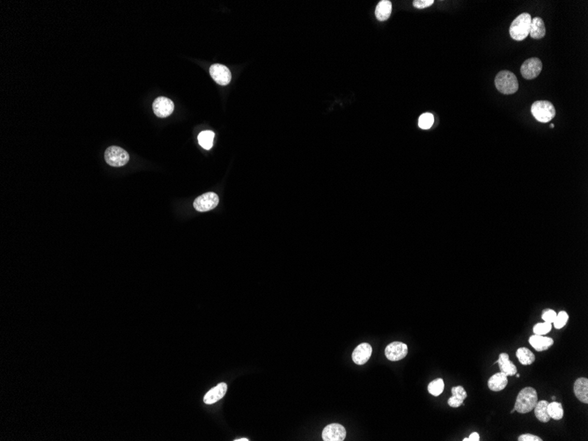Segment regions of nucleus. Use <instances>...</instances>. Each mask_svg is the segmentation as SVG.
<instances>
[{"label": "nucleus", "instance_id": "16", "mask_svg": "<svg viewBox=\"0 0 588 441\" xmlns=\"http://www.w3.org/2000/svg\"><path fill=\"white\" fill-rule=\"evenodd\" d=\"M574 394L580 402L588 403V379L579 378L574 383Z\"/></svg>", "mask_w": 588, "mask_h": 441}, {"label": "nucleus", "instance_id": "25", "mask_svg": "<svg viewBox=\"0 0 588 441\" xmlns=\"http://www.w3.org/2000/svg\"><path fill=\"white\" fill-rule=\"evenodd\" d=\"M434 123V117L430 113H425L420 115L418 119V125L423 130H428L432 126Z\"/></svg>", "mask_w": 588, "mask_h": 441}, {"label": "nucleus", "instance_id": "20", "mask_svg": "<svg viewBox=\"0 0 588 441\" xmlns=\"http://www.w3.org/2000/svg\"><path fill=\"white\" fill-rule=\"evenodd\" d=\"M548 404L549 403L542 400L540 402H537L536 407L534 408V411L536 415V418L541 423H548L550 421V415L548 413Z\"/></svg>", "mask_w": 588, "mask_h": 441}, {"label": "nucleus", "instance_id": "24", "mask_svg": "<svg viewBox=\"0 0 588 441\" xmlns=\"http://www.w3.org/2000/svg\"><path fill=\"white\" fill-rule=\"evenodd\" d=\"M444 387H445L444 380H443L442 379H440V378H439V379H434V380H432V381H431V382L428 385V392H429L430 394L434 395V396H439V395H440V394H442V392H443V390H444Z\"/></svg>", "mask_w": 588, "mask_h": 441}, {"label": "nucleus", "instance_id": "11", "mask_svg": "<svg viewBox=\"0 0 588 441\" xmlns=\"http://www.w3.org/2000/svg\"><path fill=\"white\" fill-rule=\"evenodd\" d=\"M346 438V430L339 424H331L322 431V440L324 441H343Z\"/></svg>", "mask_w": 588, "mask_h": 441}, {"label": "nucleus", "instance_id": "31", "mask_svg": "<svg viewBox=\"0 0 588 441\" xmlns=\"http://www.w3.org/2000/svg\"><path fill=\"white\" fill-rule=\"evenodd\" d=\"M518 441H542V440H541V439H540V437L536 436V435H533V434H529V433H526V434H522V435H521V436L519 437V439H518Z\"/></svg>", "mask_w": 588, "mask_h": 441}, {"label": "nucleus", "instance_id": "30", "mask_svg": "<svg viewBox=\"0 0 588 441\" xmlns=\"http://www.w3.org/2000/svg\"><path fill=\"white\" fill-rule=\"evenodd\" d=\"M433 3H434L433 0H415L413 2V5L417 9H424L426 7H429Z\"/></svg>", "mask_w": 588, "mask_h": 441}, {"label": "nucleus", "instance_id": "34", "mask_svg": "<svg viewBox=\"0 0 588 441\" xmlns=\"http://www.w3.org/2000/svg\"><path fill=\"white\" fill-rule=\"evenodd\" d=\"M235 441H249L248 439H239V440H235Z\"/></svg>", "mask_w": 588, "mask_h": 441}, {"label": "nucleus", "instance_id": "14", "mask_svg": "<svg viewBox=\"0 0 588 441\" xmlns=\"http://www.w3.org/2000/svg\"><path fill=\"white\" fill-rule=\"evenodd\" d=\"M529 344L537 351H543L548 350L550 346H553L554 341L550 337L535 334L529 337Z\"/></svg>", "mask_w": 588, "mask_h": 441}, {"label": "nucleus", "instance_id": "18", "mask_svg": "<svg viewBox=\"0 0 588 441\" xmlns=\"http://www.w3.org/2000/svg\"><path fill=\"white\" fill-rule=\"evenodd\" d=\"M497 363H498L499 365L500 372L507 374V376H513L514 374H517V367L515 364H512L510 361L509 355L507 353H501L499 355Z\"/></svg>", "mask_w": 588, "mask_h": 441}, {"label": "nucleus", "instance_id": "29", "mask_svg": "<svg viewBox=\"0 0 588 441\" xmlns=\"http://www.w3.org/2000/svg\"><path fill=\"white\" fill-rule=\"evenodd\" d=\"M556 313L554 310H551V309H547V310H544V311H543V314H542V315H541V318H542V320L545 321V322L553 323V322H554L555 319H556Z\"/></svg>", "mask_w": 588, "mask_h": 441}, {"label": "nucleus", "instance_id": "35", "mask_svg": "<svg viewBox=\"0 0 588 441\" xmlns=\"http://www.w3.org/2000/svg\"><path fill=\"white\" fill-rule=\"evenodd\" d=\"M514 411H515V410H514V409H513V410H512V411H511V413H513V412H514Z\"/></svg>", "mask_w": 588, "mask_h": 441}, {"label": "nucleus", "instance_id": "33", "mask_svg": "<svg viewBox=\"0 0 588 441\" xmlns=\"http://www.w3.org/2000/svg\"><path fill=\"white\" fill-rule=\"evenodd\" d=\"M463 441H480V436H479L477 432H473L470 434L469 438H466L462 440Z\"/></svg>", "mask_w": 588, "mask_h": 441}, {"label": "nucleus", "instance_id": "27", "mask_svg": "<svg viewBox=\"0 0 588 441\" xmlns=\"http://www.w3.org/2000/svg\"><path fill=\"white\" fill-rule=\"evenodd\" d=\"M551 329H552L551 323H549V322H545V321H544L543 323H537L536 326L534 327L533 331H534V333H535L536 335H540V336H543V335H545V334H548V333L551 331Z\"/></svg>", "mask_w": 588, "mask_h": 441}, {"label": "nucleus", "instance_id": "12", "mask_svg": "<svg viewBox=\"0 0 588 441\" xmlns=\"http://www.w3.org/2000/svg\"><path fill=\"white\" fill-rule=\"evenodd\" d=\"M373 352V348L367 343H363L360 344L359 346H357V348H355L353 353H352V360L354 363L357 364H366L369 359L371 358V355Z\"/></svg>", "mask_w": 588, "mask_h": 441}, {"label": "nucleus", "instance_id": "22", "mask_svg": "<svg viewBox=\"0 0 588 441\" xmlns=\"http://www.w3.org/2000/svg\"><path fill=\"white\" fill-rule=\"evenodd\" d=\"M215 137V133L211 130H206V131H202L200 134L198 135V143L201 145L202 147L206 150H210L212 145H213V139Z\"/></svg>", "mask_w": 588, "mask_h": 441}, {"label": "nucleus", "instance_id": "15", "mask_svg": "<svg viewBox=\"0 0 588 441\" xmlns=\"http://www.w3.org/2000/svg\"><path fill=\"white\" fill-rule=\"evenodd\" d=\"M507 383H508V379H507V374L500 372V373L494 374L489 379L488 387L491 390L497 392V391H501L503 389H506Z\"/></svg>", "mask_w": 588, "mask_h": 441}, {"label": "nucleus", "instance_id": "13", "mask_svg": "<svg viewBox=\"0 0 588 441\" xmlns=\"http://www.w3.org/2000/svg\"><path fill=\"white\" fill-rule=\"evenodd\" d=\"M227 390V385L222 382L217 385L213 389L209 390L204 398V402L206 404H213L220 401V399L225 396Z\"/></svg>", "mask_w": 588, "mask_h": 441}, {"label": "nucleus", "instance_id": "19", "mask_svg": "<svg viewBox=\"0 0 588 441\" xmlns=\"http://www.w3.org/2000/svg\"><path fill=\"white\" fill-rule=\"evenodd\" d=\"M392 13V3L388 0H382L375 9V16L380 21L387 20Z\"/></svg>", "mask_w": 588, "mask_h": 441}, {"label": "nucleus", "instance_id": "9", "mask_svg": "<svg viewBox=\"0 0 588 441\" xmlns=\"http://www.w3.org/2000/svg\"><path fill=\"white\" fill-rule=\"evenodd\" d=\"M153 112L155 115L160 118L168 117L172 114L175 110V105L170 99L167 97H158L153 103Z\"/></svg>", "mask_w": 588, "mask_h": 441}, {"label": "nucleus", "instance_id": "2", "mask_svg": "<svg viewBox=\"0 0 588 441\" xmlns=\"http://www.w3.org/2000/svg\"><path fill=\"white\" fill-rule=\"evenodd\" d=\"M532 17L527 13H523L514 19L510 26V35L515 41H523L530 32Z\"/></svg>", "mask_w": 588, "mask_h": 441}, {"label": "nucleus", "instance_id": "3", "mask_svg": "<svg viewBox=\"0 0 588 441\" xmlns=\"http://www.w3.org/2000/svg\"><path fill=\"white\" fill-rule=\"evenodd\" d=\"M495 86L503 94H513L519 89V82L514 73L501 71L495 78Z\"/></svg>", "mask_w": 588, "mask_h": 441}, {"label": "nucleus", "instance_id": "1", "mask_svg": "<svg viewBox=\"0 0 588 441\" xmlns=\"http://www.w3.org/2000/svg\"><path fill=\"white\" fill-rule=\"evenodd\" d=\"M538 402V395L536 389L527 387L520 391L514 405L515 411L521 414L530 412L536 407Z\"/></svg>", "mask_w": 588, "mask_h": 441}, {"label": "nucleus", "instance_id": "10", "mask_svg": "<svg viewBox=\"0 0 588 441\" xmlns=\"http://www.w3.org/2000/svg\"><path fill=\"white\" fill-rule=\"evenodd\" d=\"M408 354V346L402 342H393L385 349V355L390 361H399Z\"/></svg>", "mask_w": 588, "mask_h": 441}, {"label": "nucleus", "instance_id": "26", "mask_svg": "<svg viewBox=\"0 0 588 441\" xmlns=\"http://www.w3.org/2000/svg\"><path fill=\"white\" fill-rule=\"evenodd\" d=\"M568 320H569V315H568V314H567L566 312H559V313L556 315V319H555L554 322H553V323H554L555 329H556V330H560V329L564 328V327L566 325V323H567Z\"/></svg>", "mask_w": 588, "mask_h": 441}, {"label": "nucleus", "instance_id": "6", "mask_svg": "<svg viewBox=\"0 0 588 441\" xmlns=\"http://www.w3.org/2000/svg\"><path fill=\"white\" fill-rule=\"evenodd\" d=\"M219 203H220V198L216 193L207 192L206 194L196 198L193 205L196 211L206 212V211L213 210L214 208L218 206Z\"/></svg>", "mask_w": 588, "mask_h": 441}, {"label": "nucleus", "instance_id": "21", "mask_svg": "<svg viewBox=\"0 0 588 441\" xmlns=\"http://www.w3.org/2000/svg\"><path fill=\"white\" fill-rule=\"evenodd\" d=\"M516 356L519 361L524 365H529V364H533L536 360V356L534 355V353L529 349L525 348V347L519 348L516 351Z\"/></svg>", "mask_w": 588, "mask_h": 441}, {"label": "nucleus", "instance_id": "17", "mask_svg": "<svg viewBox=\"0 0 588 441\" xmlns=\"http://www.w3.org/2000/svg\"><path fill=\"white\" fill-rule=\"evenodd\" d=\"M529 34L532 38L537 39V40L542 39L545 36L546 28L543 19H540L539 17H536V18L532 19Z\"/></svg>", "mask_w": 588, "mask_h": 441}, {"label": "nucleus", "instance_id": "8", "mask_svg": "<svg viewBox=\"0 0 588 441\" xmlns=\"http://www.w3.org/2000/svg\"><path fill=\"white\" fill-rule=\"evenodd\" d=\"M210 74L213 80L220 86H227L232 79L229 69L220 63L212 64L210 67Z\"/></svg>", "mask_w": 588, "mask_h": 441}, {"label": "nucleus", "instance_id": "32", "mask_svg": "<svg viewBox=\"0 0 588 441\" xmlns=\"http://www.w3.org/2000/svg\"><path fill=\"white\" fill-rule=\"evenodd\" d=\"M463 402L464 401L461 400V399H459V398H457L456 396H454V395H452V397H450L449 399H448L447 403H448V405H449L450 407L458 408L460 407L461 405H462V404H463Z\"/></svg>", "mask_w": 588, "mask_h": 441}, {"label": "nucleus", "instance_id": "4", "mask_svg": "<svg viewBox=\"0 0 588 441\" xmlns=\"http://www.w3.org/2000/svg\"><path fill=\"white\" fill-rule=\"evenodd\" d=\"M531 112L536 120L540 123H549L556 115L554 105L548 101H537L531 107Z\"/></svg>", "mask_w": 588, "mask_h": 441}, {"label": "nucleus", "instance_id": "7", "mask_svg": "<svg viewBox=\"0 0 588 441\" xmlns=\"http://www.w3.org/2000/svg\"><path fill=\"white\" fill-rule=\"evenodd\" d=\"M542 70V63L539 58H531L526 59L522 63L521 67V73L522 77L526 79H534L540 75Z\"/></svg>", "mask_w": 588, "mask_h": 441}, {"label": "nucleus", "instance_id": "23", "mask_svg": "<svg viewBox=\"0 0 588 441\" xmlns=\"http://www.w3.org/2000/svg\"><path fill=\"white\" fill-rule=\"evenodd\" d=\"M548 413L550 418H553L555 420H560L564 417V409L561 403L552 402L548 404Z\"/></svg>", "mask_w": 588, "mask_h": 441}, {"label": "nucleus", "instance_id": "5", "mask_svg": "<svg viewBox=\"0 0 588 441\" xmlns=\"http://www.w3.org/2000/svg\"><path fill=\"white\" fill-rule=\"evenodd\" d=\"M105 160L111 167H123L129 162V155L125 149L119 146H110L105 151Z\"/></svg>", "mask_w": 588, "mask_h": 441}, {"label": "nucleus", "instance_id": "28", "mask_svg": "<svg viewBox=\"0 0 588 441\" xmlns=\"http://www.w3.org/2000/svg\"><path fill=\"white\" fill-rule=\"evenodd\" d=\"M452 394L457 398H459L461 400H462V401H464L467 398V392L464 389L463 387H461V386L454 387L452 389Z\"/></svg>", "mask_w": 588, "mask_h": 441}]
</instances>
